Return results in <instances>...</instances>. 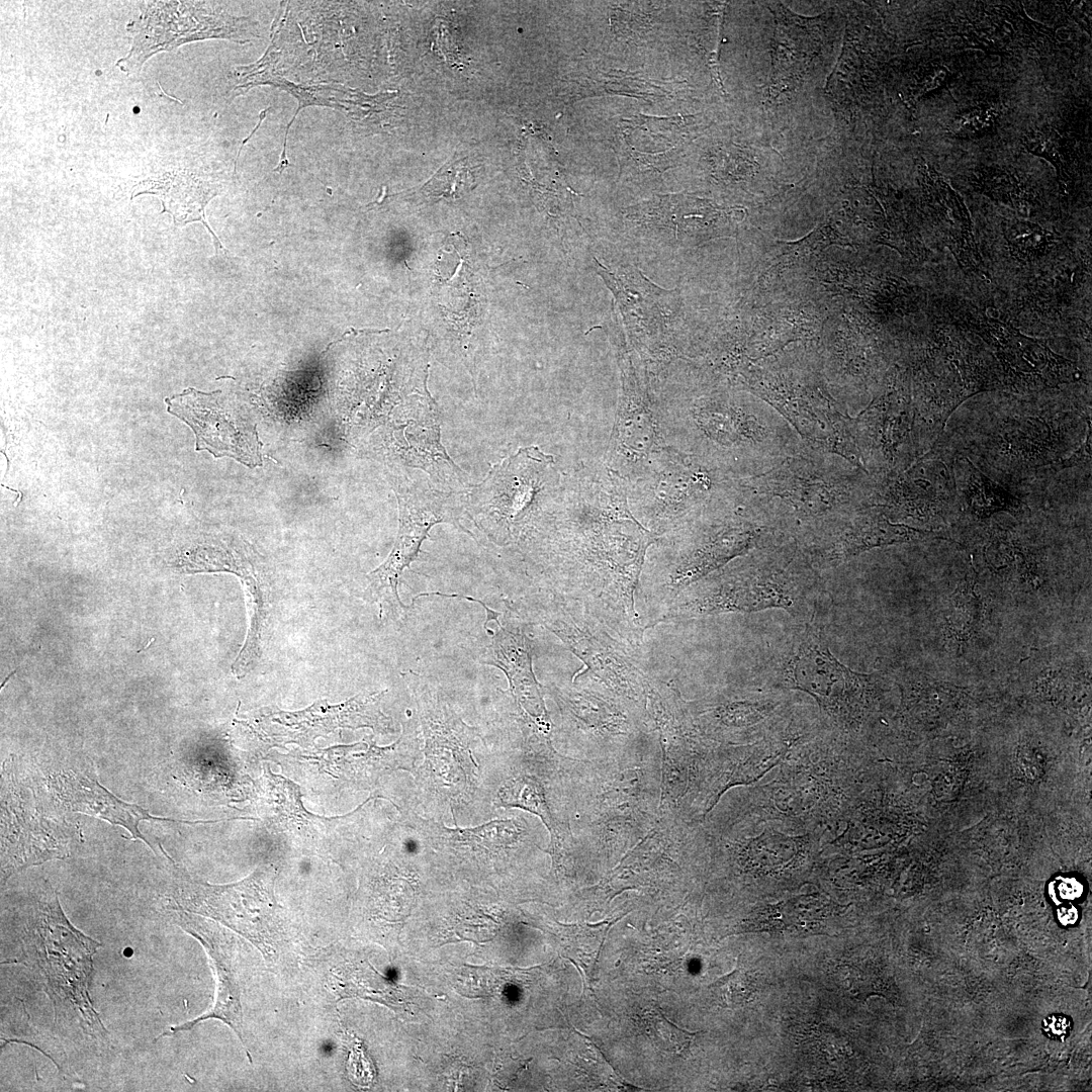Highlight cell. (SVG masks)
<instances>
[{
	"label": "cell",
	"mask_w": 1092,
	"mask_h": 1092,
	"mask_svg": "<svg viewBox=\"0 0 1092 1092\" xmlns=\"http://www.w3.org/2000/svg\"><path fill=\"white\" fill-rule=\"evenodd\" d=\"M22 959L50 997L55 1024L76 1026L95 1039L107 1030L89 994L93 956L102 944L77 929L47 882L21 934Z\"/></svg>",
	"instance_id": "1"
},
{
	"label": "cell",
	"mask_w": 1092,
	"mask_h": 1092,
	"mask_svg": "<svg viewBox=\"0 0 1092 1092\" xmlns=\"http://www.w3.org/2000/svg\"><path fill=\"white\" fill-rule=\"evenodd\" d=\"M533 617L581 660L582 674L602 689L644 712L647 680L639 651L616 636L578 604L557 594L530 608Z\"/></svg>",
	"instance_id": "2"
},
{
	"label": "cell",
	"mask_w": 1092,
	"mask_h": 1092,
	"mask_svg": "<svg viewBox=\"0 0 1092 1092\" xmlns=\"http://www.w3.org/2000/svg\"><path fill=\"white\" fill-rule=\"evenodd\" d=\"M816 590L781 574L735 571L704 577L684 589L656 618L653 627L660 623L771 608L803 615L811 610Z\"/></svg>",
	"instance_id": "3"
},
{
	"label": "cell",
	"mask_w": 1092,
	"mask_h": 1092,
	"mask_svg": "<svg viewBox=\"0 0 1092 1092\" xmlns=\"http://www.w3.org/2000/svg\"><path fill=\"white\" fill-rule=\"evenodd\" d=\"M394 483L399 511L397 536L386 560L367 574L368 585L363 597L371 603L381 605L385 601L403 610L406 606L397 590L402 571L418 557L434 525L457 519L462 499L459 492L440 491L406 479H396Z\"/></svg>",
	"instance_id": "4"
},
{
	"label": "cell",
	"mask_w": 1092,
	"mask_h": 1092,
	"mask_svg": "<svg viewBox=\"0 0 1092 1092\" xmlns=\"http://www.w3.org/2000/svg\"><path fill=\"white\" fill-rule=\"evenodd\" d=\"M553 458L538 447L521 448L490 467L468 496L476 519L492 533L512 536L529 521L545 487Z\"/></svg>",
	"instance_id": "5"
},
{
	"label": "cell",
	"mask_w": 1092,
	"mask_h": 1092,
	"mask_svg": "<svg viewBox=\"0 0 1092 1092\" xmlns=\"http://www.w3.org/2000/svg\"><path fill=\"white\" fill-rule=\"evenodd\" d=\"M777 670L786 687L808 693L836 715H845L872 680L870 675L855 672L838 661L821 631L813 626H806L787 643Z\"/></svg>",
	"instance_id": "6"
},
{
	"label": "cell",
	"mask_w": 1092,
	"mask_h": 1092,
	"mask_svg": "<svg viewBox=\"0 0 1092 1092\" xmlns=\"http://www.w3.org/2000/svg\"><path fill=\"white\" fill-rule=\"evenodd\" d=\"M165 402L168 413L193 431L196 451L206 450L214 458L230 457L250 468L263 464L256 423L231 405L220 390L202 392L189 387Z\"/></svg>",
	"instance_id": "7"
},
{
	"label": "cell",
	"mask_w": 1092,
	"mask_h": 1092,
	"mask_svg": "<svg viewBox=\"0 0 1092 1092\" xmlns=\"http://www.w3.org/2000/svg\"><path fill=\"white\" fill-rule=\"evenodd\" d=\"M1 885L29 867L70 855L61 827L6 770L2 793Z\"/></svg>",
	"instance_id": "8"
},
{
	"label": "cell",
	"mask_w": 1092,
	"mask_h": 1092,
	"mask_svg": "<svg viewBox=\"0 0 1092 1092\" xmlns=\"http://www.w3.org/2000/svg\"><path fill=\"white\" fill-rule=\"evenodd\" d=\"M956 314L993 349L1007 384L1025 390L1072 380L1073 364L1055 354L1045 342L1028 338L970 304H962Z\"/></svg>",
	"instance_id": "9"
},
{
	"label": "cell",
	"mask_w": 1092,
	"mask_h": 1092,
	"mask_svg": "<svg viewBox=\"0 0 1092 1092\" xmlns=\"http://www.w3.org/2000/svg\"><path fill=\"white\" fill-rule=\"evenodd\" d=\"M622 391L609 448L608 463L617 476L638 473L655 450L657 425L647 390L629 359L622 364Z\"/></svg>",
	"instance_id": "10"
},
{
	"label": "cell",
	"mask_w": 1092,
	"mask_h": 1092,
	"mask_svg": "<svg viewBox=\"0 0 1092 1092\" xmlns=\"http://www.w3.org/2000/svg\"><path fill=\"white\" fill-rule=\"evenodd\" d=\"M447 598H463L479 603L486 612V619L497 627L492 632L490 658L485 664L499 668L506 674L510 691L517 703L535 721L538 727L549 729V717L540 692V685L533 670V641L524 630L518 617L505 616V624L499 623V612L487 607L479 599L460 595H446ZM542 729V728H541Z\"/></svg>",
	"instance_id": "11"
},
{
	"label": "cell",
	"mask_w": 1092,
	"mask_h": 1092,
	"mask_svg": "<svg viewBox=\"0 0 1092 1092\" xmlns=\"http://www.w3.org/2000/svg\"><path fill=\"white\" fill-rule=\"evenodd\" d=\"M174 922L196 938L209 957L215 977V1001L212 1007L200 1016L169 1027L156 1037L173 1035L187 1031L199 1022L218 1019L228 1024L244 1042L243 1012L239 980L233 960V941L219 927L209 921L196 918L184 912L174 916Z\"/></svg>",
	"instance_id": "12"
},
{
	"label": "cell",
	"mask_w": 1092,
	"mask_h": 1092,
	"mask_svg": "<svg viewBox=\"0 0 1092 1092\" xmlns=\"http://www.w3.org/2000/svg\"><path fill=\"white\" fill-rule=\"evenodd\" d=\"M48 786L61 806L126 829L132 840H143L159 855L162 852L140 830L142 821H175L155 816L143 807L127 803L104 788L84 769H63L52 774Z\"/></svg>",
	"instance_id": "13"
},
{
	"label": "cell",
	"mask_w": 1092,
	"mask_h": 1092,
	"mask_svg": "<svg viewBox=\"0 0 1092 1092\" xmlns=\"http://www.w3.org/2000/svg\"><path fill=\"white\" fill-rule=\"evenodd\" d=\"M923 184L939 221L942 241L966 272L988 278L973 235L969 211L961 196L933 169L924 165Z\"/></svg>",
	"instance_id": "14"
},
{
	"label": "cell",
	"mask_w": 1092,
	"mask_h": 1092,
	"mask_svg": "<svg viewBox=\"0 0 1092 1092\" xmlns=\"http://www.w3.org/2000/svg\"><path fill=\"white\" fill-rule=\"evenodd\" d=\"M141 194H153L162 202L160 213L167 212L176 225H185L192 221H201L211 235L216 254L224 251L223 246L205 219V206L217 194L215 187L206 184L193 175L182 172H166L155 178L141 181L132 188L131 198Z\"/></svg>",
	"instance_id": "15"
},
{
	"label": "cell",
	"mask_w": 1092,
	"mask_h": 1092,
	"mask_svg": "<svg viewBox=\"0 0 1092 1092\" xmlns=\"http://www.w3.org/2000/svg\"><path fill=\"white\" fill-rule=\"evenodd\" d=\"M963 486L961 495L957 494V504H961L966 513L985 519L990 515L1007 511L1016 515L1022 513L1024 504L992 479L974 467L968 459H963Z\"/></svg>",
	"instance_id": "16"
},
{
	"label": "cell",
	"mask_w": 1092,
	"mask_h": 1092,
	"mask_svg": "<svg viewBox=\"0 0 1092 1092\" xmlns=\"http://www.w3.org/2000/svg\"><path fill=\"white\" fill-rule=\"evenodd\" d=\"M1023 145L1028 152L1044 158L1055 166L1061 188L1065 190L1071 177L1067 164V148L1063 138L1055 129L1043 127L1026 133Z\"/></svg>",
	"instance_id": "17"
},
{
	"label": "cell",
	"mask_w": 1092,
	"mask_h": 1092,
	"mask_svg": "<svg viewBox=\"0 0 1092 1092\" xmlns=\"http://www.w3.org/2000/svg\"><path fill=\"white\" fill-rule=\"evenodd\" d=\"M499 799L502 805L533 812L539 815L547 826H553L542 789L534 780L517 778L510 781L500 789Z\"/></svg>",
	"instance_id": "18"
},
{
	"label": "cell",
	"mask_w": 1092,
	"mask_h": 1092,
	"mask_svg": "<svg viewBox=\"0 0 1092 1092\" xmlns=\"http://www.w3.org/2000/svg\"><path fill=\"white\" fill-rule=\"evenodd\" d=\"M998 116L999 108L993 104L975 105L953 118L949 132L958 139H977L993 129Z\"/></svg>",
	"instance_id": "19"
},
{
	"label": "cell",
	"mask_w": 1092,
	"mask_h": 1092,
	"mask_svg": "<svg viewBox=\"0 0 1092 1092\" xmlns=\"http://www.w3.org/2000/svg\"><path fill=\"white\" fill-rule=\"evenodd\" d=\"M1004 231L1015 253L1023 256H1031L1044 251L1053 240L1046 230L1024 220H1009Z\"/></svg>",
	"instance_id": "20"
},
{
	"label": "cell",
	"mask_w": 1092,
	"mask_h": 1092,
	"mask_svg": "<svg viewBox=\"0 0 1092 1092\" xmlns=\"http://www.w3.org/2000/svg\"><path fill=\"white\" fill-rule=\"evenodd\" d=\"M711 712L717 724L728 728L749 726L760 719V705L749 701L725 700Z\"/></svg>",
	"instance_id": "21"
},
{
	"label": "cell",
	"mask_w": 1092,
	"mask_h": 1092,
	"mask_svg": "<svg viewBox=\"0 0 1092 1092\" xmlns=\"http://www.w3.org/2000/svg\"><path fill=\"white\" fill-rule=\"evenodd\" d=\"M985 188L990 195L1010 204L1018 212L1028 210L1027 196L1023 193L1021 184L1012 175L996 173L987 176Z\"/></svg>",
	"instance_id": "22"
},
{
	"label": "cell",
	"mask_w": 1092,
	"mask_h": 1092,
	"mask_svg": "<svg viewBox=\"0 0 1092 1092\" xmlns=\"http://www.w3.org/2000/svg\"><path fill=\"white\" fill-rule=\"evenodd\" d=\"M469 182V171L467 170L464 161H457L448 165H445L434 177L429 184V193L436 194H453L458 191L462 185Z\"/></svg>",
	"instance_id": "23"
},
{
	"label": "cell",
	"mask_w": 1092,
	"mask_h": 1092,
	"mask_svg": "<svg viewBox=\"0 0 1092 1092\" xmlns=\"http://www.w3.org/2000/svg\"><path fill=\"white\" fill-rule=\"evenodd\" d=\"M949 76L950 71L943 65H929L918 80V94H925L938 89L946 83Z\"/></svg>",
	"instance_id": "24"
},
{
	"label": "cell",
	"mask_w": 1092,
	"mask_h": 1092,
	"mask_svg": "<svg viewBox=\"0 0 1092 1092\" xmlns=\"http://www.w3.org/2000/svg\"><path fill=\"white\" fill-rule=\"evenodd\" d=\"M1042 1027L1050 1035L1060 1037L1068 1032L1070 1022L1063 1015H1051L1043 1019Z\"/></svg>",
	"instance_id": "25"
},
{
	"label": "cell",
	"mask_w": 1092,
	"mask_h": 1092,
	"mask_svg": "<svg viewBox=\"0 0 1092 1092\" xmlns=\"http://www.w3.org/2000/svg\"><path fill=\"white\" fill-rule=\"evenodd\" d=\"M266 112H267V109H264V110H263V111H262V112L260 113V119H259V122H258V123H257V125H256V126L254 127V129H253V130H252V131L250 132V134H249V135H248V136H247V138H246V139H245V140H244V141L242 142V144H241V146H240V148H239V152H238V155H237V158H236V162H235V165H236V167H237V161H238V159H239V156H240V153H241V151H242V148H243V146H244V145H245V144L247 143V141H248V140H250V139H251V136H252V135L254 134V132H255V131H256V130H257L258 128H259V126H260V124H261L262 120H263V119L265 118V116H266ZM236 167H235V168H236Z\"/></svg>",
	"instance_id": "26"
}]
</instances>
